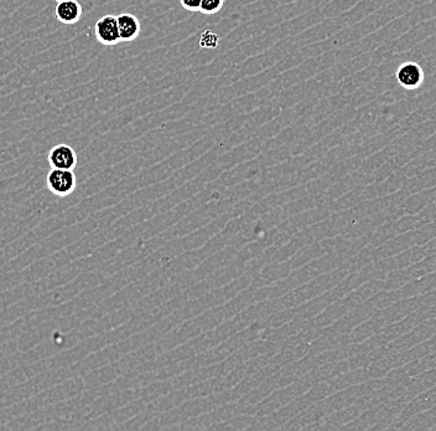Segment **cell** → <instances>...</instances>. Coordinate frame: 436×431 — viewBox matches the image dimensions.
I'll list each match as a JSON object with an SVG mask.
<instances>
[{
    "label": "cell",
    "instance_id": "obj_3",
    "mask_svg": "<svg viewBox=\"0 0 436 431\" xmlns=\"http://www.w3.org/2000/svg\"><path fill=\"white\" fill-rule=\"evenodd\" d=\"M47 159L51 168L67 169V170H74L79 162L74 149L69 144L65 143L57 144L54 148L50 149Z\"/></svg>",
    "mask_w": 436,
    "mask_h": 431
},
{
    "label": "cell",
    "instance_id": "obj_7",
    "mask_svg": "<svg viewBox=\"0 0 436 431\" xmlns=\"http://www.w3.org/2000/svg\"><path fill=\"white\" fill-rule=\"evenodd\" d=\"M220 44V36L211 30H205L200 38V46L202 49H216Z\"/></svg>",
    "mask_w": 436,
    "mask_h": 431
},
{
    "label": "cell",
    "instance_id": "obj_10",
    "mask_svg": "<svg viewBox=\"0 0 436 431\" xmlns=\"http://www.w3.org/2000/svg\"><path fill=\"white\" fill-rule=\"evenodd\" d=\"M56 1H57V3H59V1H66V0H56Z\"/></svg>",
    "mask_w": 436,
    "mask_h": 431
},
{
    "label": "cell",
    "instance_id": "obj_5",
    "mask_svg": "<svg viewBox=\"0 0 436 431\" xmlns=\"http://www.w3.org/2000/svg\"><path fill=\"white\" fill-rule=\"evenodd\" d=\"M55 16L62 24H76L82 18V5L79 0L59 1L55 8Z\"/></svg>",
    "mask_w": 436,
    "mask_h": 431
},
{
    "label": "cell",
    "instance_id": "obj_1",
    "mask_svg": "<svg viewBox=\"0 0 436 431\" xmlns=\"http://www.w3.org/2000/svg\"><path fill=\"white\" fill-rule=\"evenodd\" d=\"M46 183L51 193L60 198H64L74 193L77 185V178L74 175V170L51 168L47 174Z\"/></svg>",
    "mask_w": 436,
    "mask_h": 431
},
{
    "label": "cell",
    "instance_id": "obj_2",
    "mask_svg": "<svg viewBox=\"0 0 436 431\" xmlns=\"http://www.w3.org/2000/svg\"><path fill=\"white\" fill-rule=\"evenodd\" d=\"M94 34L99 43L106 46L117 45L121 41L119 29H118L117 16L114 15H104L101 19L96 21L94 25Z\"/></svg>",
    "mask_w": 436,
    "mask_h": 431
},
{
    "label": "cell",
    "instance_id": "obj_9",
    "mask_svg": "<svg viewBox=\"0 0 436 431\" xmlns=\"http://www.w3.org/2000/svg\"><path fill=\"white\" fill-rule=\"evenodd\" d=\"M182 8L189 10V11H200L201 6V0H180Z\"/></svg>",
    "mask_w": 436,
    "mask_h": 431
},
{
    "label": "cell",
    "instance_id": "obj_8",
    "mask_svg": "<svg viewBox=\"0 0 436 431\" xmlns=\"http://www.w3.org/2000/svg\"><path fill=\"white\" fill-rule=\"evenodd\" d=\"M223 4H225V0H201L200 11L202 14H216L223 8Z\"/></svg>",
    "mask_w": 436,
    "mask_h": 431
},
{
    "label": "cell",
    "instance_id": "obj_6",
    "mask_svg": "<svg viewBox=\"0 0 436 431\" xmlns=\"http://www.w3.org/2000/svg\"><path fill=\"white\" fill-rule=\"evenodd\" d=\"M117 21L121 41L129 43V41L137 39L140 34L142 25L135 15L123 13V14L118 15Z\"/></svg>",
    "mask_w": 436,
    "mask_h": 431
},
{
    "label": "cell",
    "instance_id": "obj_4",
    "mask_svg": "<svg viewBox=\"0 0 436 431\" xmlns=\"http://www.w3.org/2000/svg\"><path fill=\"white\" fill-rule=\"evenodd\" d=\"M424 71L420 65L408 61L399 66L397 71V80L399 84L406 89H417L424 82Z\"/></svg>",
    "mask_w": 436,
    "mask_h": 431
}]
</instances>
